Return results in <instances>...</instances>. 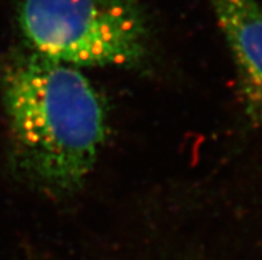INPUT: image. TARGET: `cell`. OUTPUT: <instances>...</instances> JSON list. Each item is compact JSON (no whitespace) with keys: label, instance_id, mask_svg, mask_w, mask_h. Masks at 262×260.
I'll use <instances>...</instances> for the list:
<instances>
[{"label":"cell","instance_id":"obj_2","mask_svg":"<svg viewBox=\"0 0 262 260\" xmlns=\"http://www.w3.org/2000/svg\"><path fill=\"white\" fill-rule=\"evenodd\" d=\"M24 43L71 66L139 68L149 56V23L140 0H19Z\"/></svg>","mask_w":262,"mask_h":260},{"label":"cell","instance_id":"obj_1","mask_svg":"<svg viewBox=\"0 0 262 260\" xmlns=\"http://www.w3.org/2000/svg\"><path fill=\"white\" fill-rule=\"evenodd\" d=\"M0 96L13 162L24 179L52 197L76 193L108 130L93 84L76 66L27 48L2 60Z\"/></svg>","mask_w":262,"mask_h":260},{"label":"cell","instance_id":"obj_3","mask_svg":"<svg viewBox=\"0 0 262 260\" xmlns=\"http://www.w3.org/2000/svg\"><path fill=\"white\" fill-rule=\"evenodd\" d=\"M236 68L237 92L252 128L262 129V2L208 0Z\"/></svg>","mask_w":262,"mask_h":260}]
</instances>
